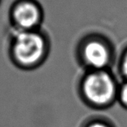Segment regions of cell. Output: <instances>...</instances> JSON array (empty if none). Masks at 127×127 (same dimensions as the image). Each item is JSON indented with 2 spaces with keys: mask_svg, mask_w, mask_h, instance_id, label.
I'll return each instance as SVG.
<instances>
[{
  "mask_svg": "<svg viewBox=\"0 0 127 127\" xmlns=\"http://www.w3.org/2000/svg\"><path fill=\"white\" fill-rule=\"evenodd\" d=\"M119 85L110 70L85 71L79 80L78 94L86 106L104 110L112 107L118 101Z\"/></svg>",
  "mask_w": 127,
  "mask_h": 127,
  "instance_id": "obj_1",
  "label": "cell"
},
{
  "mask_svg": "<svg viewBox=\"0 0 127 127\" xmlns=\"http://www.w3.org/2000/svg\"><path fill=\"white\" fill-rule=\"evenodd\" d=\"M48 55V44L43 36L34 31L18 32L10 47L11 62L23 71L39 67Z\"/></svg>",
  "mask_w": 127,
  "mask_h": 127,
  "instance_id": "obj_2",
  "label": "cell"
},
{
  "mask_svg": "<svg viewBox=\"0 0 127 127\" xmlns=\"http://www.w3.org/2000/svg\"><path fill=\"white\" fill-rule=\"evenodd\" d=\"M79 61L85 71L110 70L113 53L109 44L98 37L83 41L79 48Z\"/></svg>",
  "mask_w": 127,
  "mask_h": 127,
  "instance_id": "obj_3",
  "label": "cell"
},
{
  "mask_svg": "<svg viewBox=\"0 0 127 127\" xmlns=\"http://www.w3.org/2000/svg\"><path fill=\"white\" fill-rule=\"evenodd\" d=\"M41 11L35 2L23 0L13 7L11 18L18 32L34 31L41 21Z\"/></svg>",
  "mask_w": 127,
  "mask_h": 127,
  "instance_id": "obj_4",
  "label": "cell"
},
{
  "mask_svg": "<svg viewBox=\"0 0 127 127\" xmlns=\"http://www.w3.org/2000/svg\"><path fill=\"white\" fill-rule=\"evenodd\" d=\"M83 127H115L113 123L105 118H93L86 122Z\"/></svg>",
  "mask_w": 127,
  "mask_h": 127,
  "instance_id": "obj_5",
  "label": "cell"
},
{
  "mask_svg": "<svg viewBox=\"0 0 127 127\" xmlns=\"http://www.w3.org/2000/svg\"><path fill=\"white\" fill-rule=\"evenodd\" d=\"M117 102H118L123 109L127 110V80H122V82L120 83Z\"/></svg>",
  "mask_w": 127,
  "mask_h": 127,
  "instance_id": "obj_6",
  "label": "cell"
},
{
  "mask_svg": "<svg viewBox=\"0 0 127 127\" xmlns=\"http://www.w3.org/2000/svg\"><path fill=\"white\" fill-rule=\"evenodd\" d=\"M119 74L123 80H127V48L122 54L118 65Z\"/></svg>",
  "mask_w": 127,
  "mask_h": 127,
  "instance_id": "obj_7",
  "label": "cell"
}]
</instances>
